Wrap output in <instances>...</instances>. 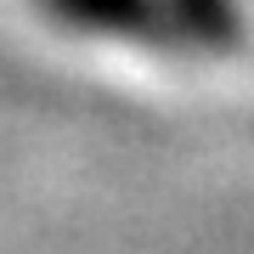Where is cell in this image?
Returning <instances> with one entry per match:
<instances>
[{
  "label": "cell",
  "mask_w": 254,
  "mask_h": 254,
  "mask_svg": "<svg viewBox=\"0 0 254 254\" xmlns=\"http://www.w3.org/2000/svg\"><path fill=\"white\" fill-rule=\"evenodd\" d=\"M73 34H108L153 51H232L243 40L237 0H40Z\"/></svg>",
  "instance_id": "obj_1"
}]
</instances>
